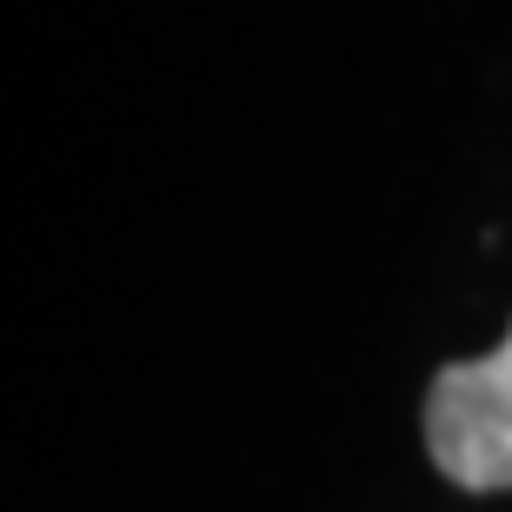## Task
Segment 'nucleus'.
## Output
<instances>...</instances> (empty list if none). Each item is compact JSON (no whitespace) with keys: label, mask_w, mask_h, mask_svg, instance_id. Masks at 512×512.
Here are the masks:
<instances>
[{"label":"nucleus","mask_w":512,"mask_h":512,"mask_svg":"<svg viewBox=\"0 0 512 512\" xmlns=\"http://www.w3.org/2000/svg\"><path fill=\"white\" fill-rule=\"evenodd\" d=\"M426 453L466 493H512V326L486 360H459L433 380Z\"/></svg>","instance_id":"obj_1"}]
</instances>
